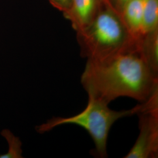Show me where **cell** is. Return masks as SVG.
Here are the masks:
<instances>
[{
  "mask_svg": "<svg viewBox=\"0 0 158 158\" xmlns=\"http://www.w3.org/2000/svg\"><path fill=\"white\" fill-rule=\"evenodd\" d=\"M81 83L89 98L108 105L120 97L142 102L158 89V78L144 61L139 42L107 59L87 60Z\"/></svg>",
  "mask_w": 158,
  "mask_h": 158,
  "instance_id": "6da1fadb",
  "label": "cell"
},
{
  "mask_svg": "<svg viewBox=\"0 0 158 158\" xmlns=\"http://www.w3.org/2000/svg\"><path fill=\"white\" fill-rule=\"evenodd\" d=\"M81 55L91 60H102L136 45L119 14L105 2L93 21L77 32Z\"/></svg>",
  "mask_w": 158,
  "mask_h": 158,
  "instance_id": "7a4b0ae2",
  "label": "cell"
},
{
  "mask_svg": "<svg viewBox=\"0 0 158 158\" xmlns=\"http://www.w3.org/2000/svg\"><path fill=\"white\" fill-rule=\"evenodd\" d=\"M104 102L89 98L86 107L80 113L70 117H54L37 128L40 133H45L63 125H78L87 131L92 138L95 151L100 158L107 157V143L110 130L119 119L137 114L141 108V104L134 107L121 111L110 109Z\"/></svg>",
  "mask_w": 158,
  "mask_h": 158,
  "instance_id": "3957f363",
  "label": "cell"
},
{
  "mask_svg": "<svg viewBox=\"0 0 158 158\" xmlns=\"http://www.w3.org/2000/svg\"><path fill=\"white\" fill-rule=\"evenodd\" d=\"M136 115L139 117V134L125 158L158 157V89L146 101Z\"/></svg>",
  "mask_w": 158,
  "mask_h": 158,
  "instance_id": "277c9868",
  "label": "cell"
},
{
  "mask_svg": "<svg viewBox=\"0 0 158 158\" xmlns=\"http://www.w3.org/2000/svg\"><path fill=\"white\" fill-rule=\"evenodd\" d=\"M105 0H70L68 9L63 12L76 32L89 26L104 4Z\"/></svg>",
  "mask_w": 158,
  "mask_h": 158,
  "instance_id": "5b68a950",
  "label": "cell"
},
{
  "mask_svg": "<svg viewBox=\"0 0 158 158\" xmlns=\"http://www.w3.org/2000/svg\"><path fill=\"white\" fill-rule=\"evenodd\" d=\"M145 0H131L123 8L120 17L132 38L139 41L143 36L142 30Z\"/></svg>",
  "mask_w": 158,
  "mask_h": 158,
  "instance_id": "8992f818",
  "label": "cell"
},
{
  "mask_svg": "<svg viewBox=\"0 0 158 158\" xmlns=\"http://www.w3.org/2000/svg\"><path fill=\"white\" fill-rule=\"evenodd\" d=\"M139 48L148 67L153 75L158 78V29L142 37Z\"/></svg>",
  "mask_w": 158,
  "mask_h": 158,
  "instance_id": "52a82bcc",
  "label": "cell"
},
{
  "mask_svg": "<svg viewBox=\"0 0 158 158\" xmlns=\"http://www.w3.org/2000/svg\"><path fill=\"white\" fill-rule=\"evenodd\" d=\"M158 29V0H145L142 30L143 35Z\"/></svg>",
  "mask_w": 158,
  "mask_h": 158,
  "instance_id": "ba28073f",
  "label": "cell"
},
{
  "mask_svg": "<svg viewBox=\"0 0 158 158\" xmlns=\"http://www.w3.org/2000/svg\"><path fill=\"white\" fill-rule=\"evenodd\" d=\"M8 143V151L7 153L0 155L1 158H21L23 151L21 149L22 143L17 136L14 135L10 130H4L1 132Z\"/></svg>",
  "mask_w": 158,
  "mask_h": 158,
  "instance_id": "9c48e42d",
  "label": "cell"
},
{
  "mask_svg": "<svg viewBox=\"0 0 158 158\" xmlns=\"http://www.w3.org/2000/svg\"><path fill=\"white\" fill-rule=\"evenodd\" d=\"M131 0H105L108 6L119 14L124 6Z\"/></svg>",
  "mask_w": 158,
  "mask_h": 158,
  "instance_id": "30bf717a",
  "label": "cell"
},
{
  "mask_svg": "<svg viewBox=\"0 0 158 158\" xmlns=\"http://www.w3.org/2000/svg\"><path fill=\"white\" fill-rule=\"evenodd\" d=\"M49 1L53 6L64 12L68 9L70 0H49Z\"/></svg>",
  "mask_w": 158,
  "mask_h": 158,
  "instance_id": "8fae6325",
  "label": "cell"
}]
</instances>
